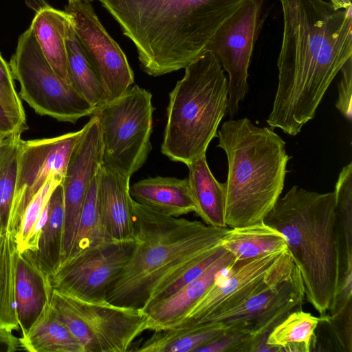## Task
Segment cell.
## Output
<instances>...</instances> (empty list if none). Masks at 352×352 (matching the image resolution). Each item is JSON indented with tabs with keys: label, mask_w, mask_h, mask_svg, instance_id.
I'll use <instances>...</instances> for the list:
<instances>
[{
	"label": "cell",
	"mask_w": 352,
	"mask_h": 352,
	"mask_svg": "<svg viewBox=\"0 0 352 352\" xmlns=\"http://www.w3.org/2000/svg\"><path fill=\"white\" fill-rule=\"evenodd\" d=\"M98 175L92 181L87 192L76 238L67 259L87 249L109 241L104 232L98 208Z\"/></svg>",
	"instance_id": "obj_33"
},
{
	"label": "cell",
	"mask_w": 352,
	"mask_h": 352,
	"mask_svg": "<svg viewBox=\"0 0 352 352\" xmlns=\"http://www.w3.org/2000/svg\"><path fill=\"white\" fill-rule=\"evenodd\" d=\"M9 65L20 85V98L37 114L74 124L96 111L54 72L30 28L19 36Z\"/></svg>",
	"instance_id": "obj_9"
},
{
	"label": "cell",
	"mask_w": 352,
	"mask_h": 352,
	"mask_svg": "<svg viewBox=\"0 0 352 352\" xmlns=\"http://www.w3.org/2000/svg\"><path fill=\"white\" fill-rule=\"evenodd\" d=\"M278 1L283 18L278 80L266 122L294 136L315 118L330 84L352 58V5L336 9L324 0Z\"/></svg>",
	"instance_id": "obj_1"
},
{
	"label": "cell",
	"mask_w": 352,
	"mask_h": 352,
	"mask_svg": "<svg viewBox=\"0 0 352 352\" xmlns=\"http://www.w3.org/2000/svg\"><path fill=\"white\" fill-rule=\"evenodd\" d=\"M69 1H74V0H68ZM78 1H84V2H89V3H91L94 0H78Z\"/></svg>",
	"instance_id": "obj_41"
},
{
	"label": "cell",
	"mask_w": 352,
	"mask_h": 352,
	"mask_svg": "<svg viewBox=\"0 0 352 352\" xmlns=\"http://www.w3.org/2000/svg\"><path fill=\"white\" fill-rule=\"evenodd\" d=\"M50 303L85 352L131 351L135 339L147 330V314L141 309L85 301L56 290Z\"/></svg>",
	"instance_id": "obj_8"
},
{
	"label": "cell",
	"mask_w": 352,
	"mask_h": 352,
	"mask_svg": "<svg viewBox=\"0 0 352 352\" xmlns=\"http://www.w3.org/2000/svg\"><path fill=\"white\" fill-rule=\"evenodd\" d=\"M69 22V17L65 11L44 3L36 10L30 28L54 72L63 82L71 85L65 41Z\"/></svg>",
	"instance_id": "obj_21"
},
{
	"label": "cell",
	"mask_w": 352,
	"mask_h": 352,
	"mask_svg": "<svg viewBox=\"0 0 352 352\" xmlns=\"http://www.w3.org/2000/svg\"><path fill=\"white\" fill-rule=\"evenodd\" d=\"M135 246L107 301L143 310L154 291L180 270L221 245L230 228L168 216L132 199Z\"/></svg>",
	"instance_id": "obj_3"
},
{
	"label": "cell",
	"mask_w": 352,
	"mask_h": 352,
	"mask_svg": "<svg viewBox=\"0 0 352 352\" xmlns=\"http://www.w3.org/2000/svg\"><path fill=\"white\" fill-rule=\"evenodd\" d=\"M84 131L21 142L15 192L8 232L14 238L25 208L52 175L65 176L72 151Z\"/></svg>",
	"instance_id": "obj_14"
},
{
	"label": "cell",
	"mask_w": 352,
	"mask_h": 352,
	"mask_svg": "<svg viewBox=\"0 0 352 352\" xmlns=\"http://www.w3.org/2000/svg\"><path fill=\"white\" fill-rule=\"evenodd\" d=\"M65 12L109 100L123 94L134 82L133 72L125 54L104 29L91 3L69 1Z\"/></svg>",
	"instance_id": "obj_15"
},
{
	"label": "cell",
	"mask_w": 352,
	"mask_h": 352,
	"mask_svg": "<svg viewBox=\"0 0 352 352\" xmlns=\"http://www.w3.org/2000/svg\"><path fill=\"white\" fill-rule=\"evenodd\" d=\"M228 325L222 322L180 324L153 331L134 351L195 352L223 336Z\"/></svg>",
	"instance_id": "obj_22"
},
{
	"label": "cell",
	"mask_w": 352,
	"mask_h": 352,
	"mask_svg": "<svg viewBox=\"0 0 352 352\" xmlns=\"http://www.w3.org/2000/svg\"><path fill=\"white\" fill-rule=\"evenodd\" d=\"M349 1H351V0H349Z\"/></svg>",
	"instance_id": "obj_43"
},
{
	"label": "cell",
	"mask_w": 352,
	"mask_h": 352,
	"mask_svg": "<svg viewBox=\"0 0 352 352\" xmlns=\"http://www.w3.org/2000/svg\"><path fill=\"white\" fill-rule=\"evenodd\" d=\"M305 298L300 272L289 254L278 272L263 289L238 307L203 322L241 323L253 336V341L262 336L268 337L289 314L302 309Z\"/></svg>",
	"instance_id": "obj_11"
},
{
	"label": "cell",
	"mask_w": 352,
	"mask_h": 352,
	"mask_svg": "<svg viewBox=\"0 0 352 352\" xmlns=\"http://www.w3.org/2000/svg\"><path fill=\"white\" fill-rule=\"evenodd\" d=\"M130 177L102 166L98 175V203L107 241L134 240Z\"/></svg>",
	"instance_id": "obj_18"
},
{
	"label": "cell",
	"mask_w": 352,
	"mask_h": 352,
	"mask_svg": "<svg viewBox=\"0 0 352 352\" xmlns=\"http://www.w3.org/2000/svg\"><path fill=\"white\" fill-rule=\"evenodd\" d=\"M65 41L70 84L97 110L110 100L76 36L70 19Z\"/></svg>",
	"instance_id": "obj_26"
},
{
	"label": "cell",
	"mask_w": 352,
	"mask_h": 352,
	"mask_svg": "<svg viewBox=\"0 0 352 352\" xmlns=\"http://www.w3.org/2000/svg\"><path fill=\"white\" fill-rule=\"evenodd\" d=\"M352 302L334 315L319 317L310 351L352 352Z\"/></svg>",
	"instance_id": "obj_31"
},
{
	"label": "cell",
	"mask_w": 352,
	"mask_h": 352,
	"mask_svg": "<svg viewBox=\"0 0 352 352\" xmlns=\"http://www.w3.org/2000/svg\"><path fill=\"white\" fill-rule=\"evenodd\" d=\"M334 192L292 186L263 221L284 236L299 270L307 300L320 314L333 307L342 280Z\"/></svg>",
	"instance_id": "obj_4"
},
{
	"label": "cell",
	"mask_w": 352,
	"mask_h": 352,
	"mask_svg": "<svg viewBox=\"0 0 352 352\" xmlns=\"http://www.w3.org/2000/svg\"><path fill=\"white\" fill-rule=\"evenodd\" d=\"M21 350L19 338L14 333L0 336V352H14Z\"/></svg>",
	"instance_id": "obj_39"
},
{
	"label": "cell",
	"mask_w": 352,
	"mask_h": 352,
	"mask_svg": "<svg viewBox=\"0 0 352 352\" xmlns=\"http://www.w3.org/2000/svg\"><path fill=\"white\" fill-rule=\"evenodd\" d=\"M134 44L142 69L160 76L197 58L248 0H98Z\"/></svg>",
	"instance_id": "obj_2"
},
{
	"label": "cell",
	"mask_w": 352,
	"mask_h": 352,
	"mask_svg": "<svg viewBox=\"0 0 352 352\" xmlns=\"http://www.w3.org/2000/svg\"><path fill=\"white\" fill-rule=\"evenodd\" d=\"M135 241H104L61 263L50 280L56 291L85 301H107V292L130 258Z\"/></svg>",
	"instance_id": "obj_12"
},
{
	"label": "cell",
	"mask_w": 352,
	"mask_h": 352,
	"mask_svg": "<svg viewBox=\"0 0 352 352\" xmlns=\"http://www.w3.org/2000/svg\"><path fill=\"white\" fill-rule=\"evenodd\" d=\"M102 151L98 120L92 115L72 151L61 182L64 197L62 263L69 256L87 192L102 164Z\"/></svg>",
	"instance_id": "obj_16"
},
{
	"label": "cell",
	"mask_w": 352,
	"mask_h": 352,
	"mask_svg": "<svg viewBox=\"0 0 352 352\" xmlns=\"http://www.w3.org/2000/svg\"><path fill=\"white\" fill-rule=\"evenodd\" d=\"M19 338L21 350L30 352H85L82 344L58 317L50 302L30 330Z\"/></svg>",
	"instance_id": "obj_24"
},
{
	"label": "cell",
	"mask_w": 352,
	"mask_h": 352,
	"mask_svg": "<svg viewBox=\"0 0 352 352\" xmlns=\"http://www.w3.org/2000/svg\"><path fill=\"white\" fill-rule=\"evenodd\" d=\"M129 193L138 204L168 216L195 212L188 178L148 177L130 186Z\"/></svg>",
	"instance_id": "obj_20"
},
{
	"label": "cell",
	"mask_w": 352,
	"mask_h": 352,
	"mask_svg": "<svg viewBox=\"0 0 352 352\" xmlns=\"http://www.w3.org/2000/svg\"><path fill=\"white\" fill-rule=\"evenodd\" d=\"M289 254L286 249L235 261L226 267L219 272L206 292L173 325L201 323L210 317L238 307L273 278Z\"/></svg>",
	"instance_id": "obj_13"
},
{
	"label": "cell",
	"mask_w": 352,
	"mask_h": 352,
	"mask_svg": "<svg viewBox=\"0 0 352 352\" xmlns=\"http://www.w3.org/2000/svg\"><path fill=\"white\" fill-rule=\"evenodd\" d=\"M14 80L10 65L0 53V103L20 127L25 131L28 128L26 116Z\"/></svg>",
	"instance_id": "obj_35"
},
{
	"label": "cell",
	"mask_w": 352,
	"mask_h": 352,
	"mask_svg": "<svg viewBox=\"0 0 352 352\" xmlns=\"http://www.w3.org/2000/svg\"><path fill=\"white\" fill-rule=\"evenodd\" d=\"M319 318L302 309L289 314L270 333L267 343L280 352H309Z\"/></svg>",
	"instance_id": "obj_30"
},
{
	"label": "cell",
	"mask_w": 352,
	"mask_h": 352,
	"mask_svg": "<svg viewBox=\"0 0 352 352\" xmlns=\"http://www.w3.org/2000/svg\"><path fill=\"white\" fill-rule=\"evenodd\" d=\"M226 333L195 352H250L253 336L239 322L228 324Z\"/></svg>",
	"instance_id": "obj_36"
},
{
	"label": "cell",
	"mask_w": 352,
	"mask_h": 352,
	"mask_svg": "<svg viewBox=\"0 0 352 352\" xmlns=\"http://www.w3.org/2000/svg\"><path fill=\"white\" fill-rule=\"evenodd\" d=\"M335 212L339 238L342 280L352 272V163L341 170L335 186Z\"/></svg>",
	"instance_id": "obj_29"
},
{
	"label": "cell",
	"mask_w": 352,
	"mask_h": 352,
	"mask_svg": "<svg viewBox=\"0 0 352 352\" xmlns=\"http://www.w3.org/2000/svg\"><path fill=\"white\" fill-rule=\"evenodd\" d=\"M188 183L195 212L204 223L227 228L224 219V184L219 182L208 165L206 154L187 165Z\"/></svg>",
	"instance_id": "obj_23"
},
{
	"label": "cell",
	"mask_w": 352,
	"mask_h": 352,
	"mask_svg": "<svg viewBox=\"0 0 352 352\" xmlns=\"http://www.w3.org/2000/svg\"><path fill=\"white\" fill-rule=\"evenodd\" d=\"M217 137V146L228 159L223 183L227 227L263 221L284 188L290 159L285 141L273 128L256 126L248 118L224 122Z\"/></svg>",
	"instance_id": "obj_5"
},
{
	"label": "cell",
	"mask_w": 352,
	"mask_h": 352,
	"mask_svg": "<svg viewBox=\"0 0 352 352\" xmlns=\"http://www.w3.org/2000/svg\"><path fill=\"white\" fill-rule=\"evenodd\" d=\"M221 246L242 261L287 249L283 235L263 221L230 228Z\"/></svg>",
	"instance_id": "obj_25"
},
{
	"label": "cell",
	"mask_w": 352,
	"mask_h": 352,
	"mask_svg": "<svg viewBox=\"0 0 352 352\" xmlns=\"http://www.w3.org/2000/svg\"><path fill=\"white\" fill-rule=\"evenodd\" d=\"M25 131L0 103V135L4 138Z\"/></svg>",
	"instance_id": "obj_38"
},
{
	"label": "cell",
	"mask_w": 352,
	"mask_h": 352,
	"mask_svg": "<svg viewBox=\"0 0 352 352\" xmlns=\"http://www.w3.org/2000/svg\"><path fill=\"white\" fill-rule=\"evenodd\" d=\"M169 94L161 146L170 160L192 163L206 154L228 107V82L215 56L204 50L185 68Z\"/></svg>",
	"instance_id": "obj_6"
},
{
	"label": "cell",
	"mask_w": 352,
	"mask_h": 352,
	"mask_svg": "<svg viewBox=\"0 0 352 352\" xmlns=\"http://www.w3.org/2000/svg\"><path fill=\"white\" fill-rule=\"evenodd\" d=\"M235 261L226 251L207 270L168 298L148 307L147 330L154 331L173 326L180 320L214 282L219 272Z\"/></svg>",
	"instance_id": "obj_19"
},
{
	"label": "cell",
	"mask_w": 352,
	"mask_h": 352,
	"mask_svg": "<svg viewBox=\"0 0 352 352\" xmlns=\"http://www.w3.org/2000/svg\"><path fill=\"white\" fill-rule=\"evenodd\" d=\"M265 0H248L217 30L205 50L210 51L228 74V107L232 119L249 90L248 68L265 23Z\"/></svg>",
	"instance_id": "obj_10"
},
{
	"label": "cell",
	"mask_w": 352,
	"mask_h": 352,
	"mask_svg": "<svg viewBox=\"0 0 352 352\" xmlns=\"http://www.w3.org/2000/svg\"><path fill=\"white\" fill-rule=\"evenodd\" d=\"M340 72L342 76L338 85V99L336 107L349 122H351L352 58L344 63Z\"/></svg>",
	"instance_id": "obj_37"
},
{
	"label": "cell",
	"mask_w": 352,
	"mask_h": 352,
	"mask_svg": "<svg viewBox=\"0 0 352 352\" xmlns=\"http://www.w3.org/2000/svg\"><path fill=\"white\" fill-rule=\"evenodd\" d=\"M58 175H52L32 198L23 214L18 234L15 236L16 250L22 252L27 239L45 210L54 188L63 181Z\"/></svg>",
	"instance_id": "obj_34"
},
{
	"label": "cell",
	"mask_w": 352,
	"mask_h": 352,
	"mask_svg": "<svg viewBox=\"0 0 352 352\" xmlns=\"http://www.w3.org/2000/svg\"><path fill=\"white\" fill-rule=\"evenodd\" d=\"M3 138L0 135V142Z\"/></svg>",
	"instance_id": "obj_42"
},
{
	"label": "cell",
	"mask_w": 352,
	"mask_h": 352,
	"mask_svg": "<svg viewBox=\"0 0 352 352\" xmlns=\"http://www.w3.org/2000/svg\"><path fill=\"white\" fill-rule=\"evenodd\" d=\"M14 287L17 316L23 335L50 302L53 291L50 276L41 267L34 250H16Z\"/></svg>",
	"instance_id": "obj_17"
},
{
	"label": "cell",
	"mask_w": 352,
	"mask_h": 352,
	"mask_svg": "<svg viewBox=\"0 0 352 352\" xmlns=\"http://www.w3.org/2000/svg\"><path fill=\"white\" fill-rule=\"evenodd\" d=\"M21 133L4 138L0 142V234L8 232L16 188Z\"/></svg>",
	"instance_id": "obj_32"
},
{
	"label": "cell",
	"mask_w": 352,
	"mask_h": 352,
	"mask_svg": "<svg viewBox=\"0 0 352 352\" xmlns=\"http://www.w3.org/2000/svg\"><path fill=\"white\" fill-rule=\"evenodd\" d=\"M47 219L34 252L41 267L50 276L62 263L64 197L61 184L51 194L47 203Z\"/></svg>",
	"instance_id": "obj_27"
},
{
	"label": "cell",
	"mask_w": 352,
	"mask_h": 352,
	"mask_svg": "<svg viewBox=\"0 0 352 352\" xmlns=\"http://www.w3.org/2000/svg\"><path fill=\"white\" fill-rule=\"evenodd\" d=\"M153 111L152 94L133 85L94 112L103 146L102 166L131 177L144 165L152 148Z\"/></svg>",
	"instance_id": "obj_7"
},
{
	"label": "cell",
	"mask_w": 352,
	"mask_h": 352,
	"mask_svg": "<svg viewBox=\"0 0 352 352\" xmlns=\"http://www.w3.org/2000/svg\"><path fill=\"white\" fill-rule=\"evenodd\" d=\"M16 245L8 232L0 234V336L20 329L15 298Z\"/></svg>",
	"instance_id": "obj_28"
},
{
	"label": "cell",
	"mask_w": 352,
	"mask_h": 352,
	"mask_svg": "<svg viewBox=\"0 0 352 352\" xmlns=\"http://www.w3.org/2000/svg\"><path fill=\"white\" fill-rule=\"evenodd\" d=\"M336 9H344L351 6V1L349 0H329Z\"/></svg>",
	"instance_id": "obj_40"
}]
</instances>
